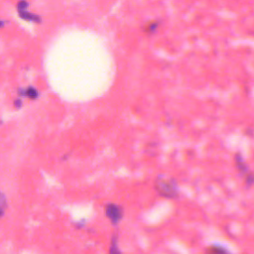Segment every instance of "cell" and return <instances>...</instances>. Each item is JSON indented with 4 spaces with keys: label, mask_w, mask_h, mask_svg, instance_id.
I'll use <instances>...</instances> for the list:
<instances>
[{
    "label": "cell",
    "mask_w": 254,
    "mask_h": 254,
    "mask_svg": "<svg viewBox=\"0 0 254 254\" xmlns=\"http://www.w3.org/2000/svg\"><path fill=\"white\" fill-rule=\"evenodd\" d=\"M109 252H111V253H114V252H120V250L117 248V237H116L115 235L112 237L111 247H110Z\"/></svg>",
    "instance_id": "5"
},
{
    "label": "cell",
    "mask_w": 254,
    "mask_h": 254,
    "mask_svg": "<svg viewBox=\"0 0 254 254\" xmlns=\"http://www.w3.org/2000/svg\"><path fill=\"white\" fill-rule=\"evenodd\" d=\"M155 189L157 192L167 198H175L178 195V187L174 179L159 176L155 181Z\"/></svg>",
    "instance_id": "1"
},
{
    "label": "cell",
    "mask_w": 254,
    "mask_h": 254,
    "mask_svg": "<svg viewBox=\"0 0 254 254\" xmlns=\"http://www.w3.org/2000/svg\"><path fill=\"white\" fill-rule=\"evenodd\" d=\"M105 215L113 224H117L123 216V209L118 204L108 203L105 205Z\"/></svg>",
    "instance_id": "2"
},
{
    "label": "cell",
    "mask_w": 254,
    "mask_h": 254,
    "mask_svg": "<svg viewBox=\"0 0 254 254\" xmlns=\"http://www.w3.org/2000/svg\"><path fill=\"white\" fill-rule=\"evenodd\" d=\"M18 93L22 96H27L29 98H32V99H35L39 96V92L38 90L35 88V87H32V86H29L28 88L26 89H19L18 90Z\"/></svg>",
    "instance_id": "3"
},
{
    "label": "cell",
    "mask_w": 254,
    "mask_h": 254,
    "mask_svg": "<svg viewBox=\"0 0 254 254\" xmlns=\"http://www.w3.org/2000/svg\"><path fill=\"white\" fill-rule=\"evenodd\" d=\"M18 10H19V13H20V15H21L22 18L28 19V20H32V21H39V18H38L37 16L31 15V14L27 13V11L24 10V8H21L20 5H19V7H18Z\"/></svg>",
    "instance_id": "4"
},
{
    "label": "cell",
    "mask_w": 254,
    "mask_h": 254,
    "mask_svg": "<svg viewBox=\"0 0 254 254\" xmlns=\"http://www.w3.org/2000/svg\"><path fill=\"white\" fill-rule=\"evenodd\" d=\"M15 106L17 107V108H19L20 106H21V100H15Z\"/></svg>",
    "instance_id": "7"
},
{
    "label": "cell",
    "mask_w": 254,
    "mask_h": 254,
    "mask_svg": "<svg viewBox=\"0 0 254 254\" xmlns=\"http://www.w3.org/2000/svg\"><path fill=\"white\" fill-rule=\"evenodd\" d=\"M6 207V201H5V196L4 194H2V198H1V214L3 215L4 213V209Z\"/></svg>",
    "instance_id": "6"
}]
</instances>
